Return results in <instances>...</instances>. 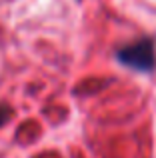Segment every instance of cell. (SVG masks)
Wrapping results in <instances>:
<instances>
[{
    "instance_id": "cell-1",
    "label": "cell",
    "mask_w": 156,
    "mask_h": 158,
    "mask_svg": "<svg viewBox=\"0 0 156 158\" xmlns=\"http://www.w3.org/2000/svg\"><path fill=\"white\" fill-rule=\"evenodd\" d=\"M116 60L134 72L150 74L156 68V44L152 38H138L116 50Z\"/></svg>"
},
{
    "instance_id": "cell-2",
    "label": "cell",
    "mask_w": 156,
    "mask_h": 158,
    "mask_svg": "<svg viewBox=\"0 0 156 158\" xmlns=\"http://www.w3.org/2000/svg\"><path fill=\"white\" fill-rule=\"evenodd\" d=\"M10 116H12V110H10V108H8V106H0V126H2V124L10 118Z\"/></svg>"
}]
</instances>
